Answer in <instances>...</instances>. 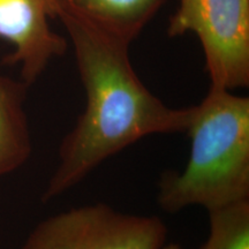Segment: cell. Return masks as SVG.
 Wrapping results in <instances>:
<instances>
[{
	"mask_svg": "<svg viewBox=\"0 0 249 249\" xmlns=\"http://www.w3.org/2000/svg\"><path fill=\"white\" fill-rule=\"evenodd\" d=\"M29 87L5 75L0 61V177L23 166L33 152V140L26 112Z\"/></svg>",
	"mask_w": 249,
	"mask_h": 249,
	"instance_id": "7",
	"label": "cell"
},
{
	"mask_svg": "<svg viewBox=\"0 0 249 249\" xmlns=\"http://www.w3.org/2000/svg\"><path fill=\"white\" fill-rule=\"evenodd\" d=\"M53 18V0H0V39L13 48L1 64L20 68L28 87L67 51V39L52 29Z\"/></svg>",
	"mask_w": 249,
	"mask_h": 249,
	"instance_id": "5",
	"label": "cell"
},
{
	"mask_svg": "<svg viewBox=\"0 0 249 249\" xmlns=\"http://www.w3.org/2000/svg\"><path fill=\"white\" fill-rule=\"evenodd\" d=\"M163 249H182V247L178 244H169L165 245Z\"/></svg>",
	"mask_w": 249,
	"mask_h": 249,
	"instance_id": "9",
	"label": "cell"
},
{
	"mask_svg": "<svg viewBox=\"0 0 249 249\" xmlns=\"http://www.w3.org/2000/svg\"><path fill=\"white\" fill-rule=\"evenodd\" d=\"M167 0H53L127 44L140 36Z\"/></svg>",
	"mask_w": 249,
	"mask_h": 249,
	"instance_id": "6",
	"label": "cell"
},
{
	"mask_svg": "<svg viewBox=\"0 0 249 249\" xmlns=\"http://www.w3.org/2000/svg\"><path fill=\"white\" fill-rule=\"evenodd\" d=\"M166 235L160 217L124 213L95 203L42 220L21 249H163Z\"/></svg>",
	"mask_w": 249,
	"mask_h": 249,
	"instance_id": "4",
	"label": "cell"
},
{
	"mask_svg": "<svg viewBox=\"0 0 249 249\" xmlns=\"http://www.w3.org/2000/svg\"><path fill=\"white\" fill-rule=\"evenodd\" d=\"M55 18L73 46L86 107L62 139L58 165L42 200H54L118 152L155 134L185 133L189 107L173 108L143 85L129 59V44L67 9Z\"/></svg>",
	"mask_w": 249,
	"mask_h": 249,
	"instance_id": "1",
	"label": "cell"
},
{
	"mask_svg": "<svg viewBox=\"0 0 249 249\" xmlns=\"http://www.w3.org/2000/svg\"><path fill=\"white\" fill-rule=\"evenodd\" d=\"M192 33L200 40L211 87L249 86V0H179L170 37Z\"/></svg>",
	"mask_w": 249,
	"mask_h": 249,
	"instance_id": "3",
	"label": "cell"
},
{
	"mask_svg": "<svg viewBox=\"0 0 249 249\" xmlns=\"http://www.w3.org/2000/svg\"><path fill=\"white\" fill-rule=\"evenodd\" d=\"M208 213L210 232L201 249H249V200Z\"/></svg>",
	"mask_w": 249,
	"mask_h": 249,
	"instance_id": "8",
	"label": "cell"
},
{
	"mask_svg": "<svg viewBox=\"0 0 249 249\" xmlns=\"http://www.w3.org/2000/svg\"><path fill=\"white\" fill-rule=\"evenodd\" d=\"M185 133L191 151L182 171H167L158 185L160 207L207 211L249 200V98L210 87L189 107Z\"/></svg>",
	"mask_w": 249,
	"mask_h": 249,
	"instance_id": "2",
	"label": "cell"
}]
</instances>
